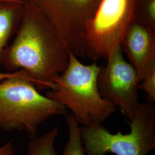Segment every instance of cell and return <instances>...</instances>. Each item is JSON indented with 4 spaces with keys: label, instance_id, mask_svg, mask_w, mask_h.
I'll return each mask as SVG.
<instances>
[{
    "label": "cell",
    "instance_id": "1",
    "mask_svg": "<svg viewBox=\"0 0 155 155\" xmlns=\"http://www.w3.org/2000/svg\"><path fill=\"white\" fill-rule=\"evenodd\" d=\"M70 52L53 25L25 1L15 38L4 51L2 66L7 72H28L39 91L54 90L55 79L68 65Z\"/></svg>",
    "mask_w": 155,
    "mask_h": 155
},
{
    "label": "cell",
    "instance_id": "2",
    "mask_svg": "<svg viewBox=\"0 0 155 155\" xmlns=\"http://www.w3.org/2000/svg\"><path fill=\"white\" fill-rule=\"evenodd\" d=\"M101 67L96 63L84 64L70 51L66 70L54 81L55 89L45 94L70 109L81 126L102 124L116 111V107L100 94L97 80Z\"/></svg>",
    "mask_w": 155,
    "mask_h": 155
},
{
    "label": "cell",
    "instance_id": "3",
    "mask_svg": "<svg viewBox=\"0 0 155 155\" xmlns=\"http://www.w3.org/2000/svg\"><path fill=\"white\" fill-rule=\"evenodd\" d=\"M68 114L64 106L42 95L28 80L12 78L0 82V128L4 130L24 131L32 139L45 121Z\"/></svg>",
    "mask_w": 155,
    "mask_h": 155
},
{
    "label": "cell",
    "instance_id": "4",
    "mask_svg": "<svg viewBox=\"0 0 155 155\" xmlns=\"http://www.w3.org/2000/svg\"><path fill=\"white\" fill-rule=\"evenodd\" d=\"M129 133H111L102 124L81 126L86 155H148L155 150L154 104L140 103L129 121Z\"/></svg>",
    "mask_w": 155,
    "mask_h": 155
},
{
    "label": "cell",
    "instance_id": "5",
    "mask_svg": "<svg viewBox=\"0 0 155 155\" xmlns=\"http://www.w3.org/2000/svg\"><path fill=\"white\" fill-rule=\"evenodd\" d=\"M137 0H101L84 33L85 56L97 61L106 58L118 47L133 20Z\"/></svg>",
    "mask_w": 155,
    "mask_h": 155
},
{
    "label": "cell",
    "instance_id": "6",
    "mask_svg": "<svg viewBox=\"0 0 155 155\" xmlns=\"http://www.w3.org/2000/svg\"><path fill=\"white\" fill-rule=\"evenodd\" d=\"M31 4L59 33L69 50L85 56L84 33L101 0H25Z\"/></svg>",
    "mask_w": 155,
    "mask_h": 155
},
{
    "label": "cell",
    "instance_id": "7",
    "mask_svg": "<svg viewBox=\"0 0 155 155\" xmlns=\"http://www.w3.org/2000/svg\"><path fill=\"white\" fill-rule=\"evenodd\" d=\"M106 59L107 63L101 67L98 76L100 94L130 121L140 103L137 72L124 59L121 47L110 51Z\"/></svg>",
    "mask_w": 155,
    "mask_h": 155
},
{
    "label": "cell",
    "instance_id": "8",
    "mask_svg": "<svg viewBox=\"0 0 155 155\" xmlns=\"http://www.w3.org/2000/svg\"><path fill=\"white\" fill-rule=\"evenodd\" d=\"M122 49L136 70L140 83L155 66V30L133 20L124 35Z\"/></svg>",
    "mask_w": 155,
    "mask_h": 155
},
{
    "label": "cell",
    "instance_id": "9",
    "mask_svg": "<svg viewBox=\"0 0 155 155\" xmlns=\"http://www.w3.org/2000/svg\"><path fill=\"white\" fill-rule=\"evenodd\" d=\"M23 4L14 2H0V69L4 52L22 18Z\"/></svg>",
    "mask_w": 155,
    "mask_h": 155
},
{
    "label": "cell",
    "instance_id": "10",
    "mask_svg": "<svg viewBox=\"0 0 155 155\" xmlns=\"http://www.w3.org/2000/svg\"><path fill=\"white\" fill-rule=\"evenodd\" d=\"M59 133L55 126L40 136L29 139L25 155H57L55 142Z\"/></svg>",
    "mask_w": 155,
    "mask_h": 155
},
{
    "label": "cell",
    "instance_id": "11",
    "mask_svg": "<svg viewBox=\"0 0 155 155\" xmlns=\"http://www.w3.org/2000/svg\"><path fill=\"white\" fill-rule=\"evenodd\" d=\"M66 117L68 138L62 155H86L81 139L79 124L75 120L72 114H68Z\"/></svg>",
    "mask_w": 155,
    "mask_h": 155
},
{
    "label": "cell",
    "instance_id": "12",
    "mask_svg": "<svg viewBox=\"0 0 155 155\" xmlns=\"http://www.w3.org/2000/svg\"><path fill=\"white\" fill-rule=\"evenodd\" d=\"M133 20L155 31V0H137Z\"/></svg>",
    "mask_w": 155,
    "mask_h": 155
},
{
    "label": "cell",
    "instance_id": "13",
    "mask_svg": "<svg viewBox=\"0 0 155 155\" xmlns=\"http://www.w3.org/2000/svg\"><path fill=\"white\" fill-rule=\"evenodd\" d=\"M139 89L144 91L148 101L154 104L155 102V66L150 68L144 75L139 83Z\"/></svg>",
    "mask_w": 155,
    "mask_h": 155
},
{
    "label": "cell",
    "instance_id": "14",
    "mask_svg": "<svg viewBox=\"0 0 155 155\" xmlns=\"http://www.w3.org/2000/svg\"><path fill=\"white\" fill-rule=\"evenodd\" d=\"M12 78H22V79L28 80L33 84V80L31 77V76L30 75V74L26 71H24L23 70H20L13 72H0V82L2 81L3 80L6 79Z\"/></svg>",
    "mask_w": 155,
    "mask_h": 155
},
{
    "label": "cell",
    "instance_id": "15",
    "mask_svg": "<svg viewBox=\"0 0 155 155\" xmlns=\"http://www.w3.org/2000/svg\"><path fill=\"white\" fill-rule=\"evenodd\" d=\"M0 155H16L15 147L12 141H8L0 145Z\"/></svg>",
    "mask_w": 155,
    "mask_h": 155
},
{
    "label": "cell",
    "instance_id": "16",
    "mask_svg": "<svg viewBox=\"0 0 155 155\" xmlns=\"http://www.w3.org/2000/svg\"><path fill=\"white\" fill-rule=\"evenodd\" d=\"M1 1H8V2H14L17 3H20V4H24L25 2V0H0V2Z\"/></svg>",
    "mask_w": 155,
    "mask_h": 155
}]
</instances>
